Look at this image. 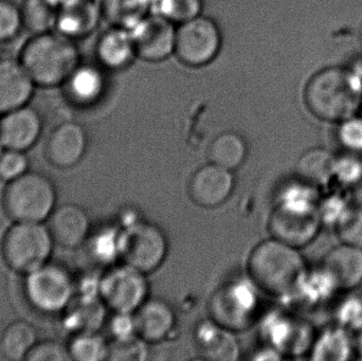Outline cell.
I'll return each mask as SVG.
<instances>
[{
  "instance_id": "5bb4252c",
  "label": "cell",
  "mask_w": 362,
  "mask_h": 361,
  "mask_svg": "<svg viewBox=\"0 0 362 361\" xmlns=\"http://www.w3.org/2000/svg\"><path fill=\"white\" fill-rule=\"evenodd\" d=\"M42 119L37 110L29 105L2 114L0 139L6 150L27 152L33 148L42 134Z\"/></svg>"
},
{
  "instance_id": "4dcf8cb0",
  "label": "cell",
  "mask_w": 362,
  "mask_h": 361,
  "mask_svg": "<svg viewBox=\"0 0 362 361\" xmlns=\"http://www.w3.org/2000/svg\"><path fill=\"white\" fill-rule=\"evenodd\" d=\"M70 358L76 361L108 360L110 345L95 332L76 333L67 345Z\"/></svg>"
},
{
  "instance_id": "7a4b0ae2",
  "label": "cell",
  "mask_w": 362,
  "mask_h": 361,
  "mask_svg": "<svg viewBox=\"0 0 362 361\" xmlns=\"http://www.w3.org/2000/svg\"><path fill=\"white\" fill-rule=\"evenodd\" d=\"M304 102L316 118L342 122L361 112V80L353 68H323L305 85Z\"/></svg>"
},
{
  "instance_id": "44dd1931",
  "label": "cell",
  "mask_w": 362,
  "mask_h": 361,
  "mask_svg": "<svg viewBox=\"0 0 362 361\" xmlns=\"http://www.w3.org/2000/svg\"><path fill=\"white\" fill-rule=\"evenodd\" d=\"M101 14L95 0H74L57 10L54 30L74 40L83 38L95 31Z\"/></svg>"
},
{
  "instance_id": "8992f818",
  "label": "cell",
  "mask_w": 362,
  "mask_h": 361,
  "mask_svg": "<svg viewBox=\"0 0 362 361\" xmlns=\"http://www.w3.org/2000/svg\"><path fill=\"white\" fill-rule=\"evenodd\" d=\"M54 245L44 223L15 222L2 239V256L12 271L27 275L49 263Z\"/></svg>"
},
{
  "instance_id": "8fae6325",
  "label": "cell",
  "mask_w": 362,
  "mask_h": 361,
  "mask_svg": "<svg viewBox=\"0 0 362 361\" xmlns=\"http://www.w3.org/2000/svg\"><path fill=\"white\" fill-rule=\"evenodd\" d=\"M221 48V30L209 17L199 15L180 23L176 30L175 54L185 65H208L217 57Z\"/></svg>"
},
{
  "instance_id": "ba28073f",
  "label": "cell",
  "mask_w": 362,
  "mask_h": 361,
  "mask_svg": "<svg viewBox=\"0 0 362 361\" xmlns=\"http://www.w3.org/2000/svg\"><path fill=\"white\" fill-rule=\"evenodd\" d=\"M119 250L125 264L148 275L157 271L165 262L168 254L167 237L152 223L133 222L121 231Z\"/></svg>"
},
{
  "instance_id": "9c48e42d",
  "label": "cell",
  "mask_w": 362,
  "mask_h": 361,
  "mask_svg": "<svg viewBox=\"0 0 362 361\" xmlns=\"http://www.w3.org/2000/svg\"><path fill=\"white\" fill-rule=\"evenodd\" d=\"M257 290L249 278L226 283L211 298V320L232 332L246 330L257 317Z\"/></svg>"
},
{
  "instance_id": "74e56055",
  "label": "cell",
  "mask_w": 362,
  "mask_h": 361,
  "mask_svg": "<svg viewBox=\"0 0 362 361\" xmlns=\"http://www.w3.org/2000/svg\"><path fill=\"white\" fill-rule=\"evenodd\" d=\"M23 27L21 8L8 0H0V42L16 37Z\"/></svg>"
},
{
  "instance_id": "e575fe53",
  "label": "cell",
  "mask_w": 362,
  "mask_h": 361,
  "mask_svg": "<svg viewBox=\"0 0 362 361\" xmlns=\"http://www.w3.org/2000/svg\"><path fill=\"white\" fill-rule=\"evenodd\" d=\"M137 335L115 339L110 345L108 360L112 361H142L148 357L146 345Z\"/></svg>"
},
{
  "instance_id": "d6986e66",
  "label": "cell",
  "mask_w": 362,
  "mask_h": 361,
  "mask_svg": "<svg viewBox=\"0 0 362 361\" xmlns=\"http://www.w3.org/2000/svg\"><path fill=\"white\" fill-rule=\"evenodd\" d=\"M198 355L206 360L232 361L238 360L240 349L233 332L213 320L198 324L194 334Z\"/></svg>"
},
{
  "instance_id": "52a82bcc",
  "label": "cell",
  "mask_w": 362,
  "mask_h": 361,
  "mask_svg": "<svg viewBox=\"0 0 362 361\" xmlns=\"http://www.w3.org/2000/svg\"><path fill=\"white\" fill-rule=\"evenodd\" d=\"M23 290L32 309L45 315H54L70 307L76 294V285L67 269L61 265L47 263L25 275Z\"/></svg>"
},
{
  "instance_id": "681fc988",
  "label": "cell",
  "mask_w": 362,
  "mask_h": 361,
  "mask_svg": "<svg viewBox=\"0 0 362 361\" xmlns=\"http://www.w3.org/2000/svg\"><path fill=\"white\" fill-rule=\"evenodd\" d=\"M361 114H362V107H361Z\"/></svg>"
},
{
  "instance_id": "4316f807",
  "label": "cell",
  "mask_w": 362,
  "mask_h": 361,
  "mask_svg": "<svg viewBox=\"0 0 362 361\" xmlns=\"http://www.w3.org/2000/svg\"><path fill=\"white\" fill-rule=\"evenodd\" d=\"M336 156L325 148H310L297 162L296 171L299 179L319 188L334 179Z\"/></svg>"
},
{
  "instance_id": "603a6c76",
  "label": "cell",
  "mask_w": 362,
  "mask_h": 361,
  "mask_svg": "<svg viewBox=\"0 0 362 361\" xmlns=\"http://www.w3.org/2000/svg\"><path fill=\"white\" fill-rule=\"evenodd\" d=\"M66 95L72 103L89 106L97 103L105 87L103 73L93 65H78L65 82Z\"/></svg>"
},
{
  "instance_id": "7dc6e473",
  "label": "cell",
  "mask_w": 362,
  "mask_h": 361,
  "mask_svg": "<svg viewBox=\"0 0 362 361\" xmlns=\"http://www.w3.org/2000/svg\"><path fill=\"white\" fill-rule=\"evenodd\" d=\"M6 148H4V143H2L1 139H0V157H1L2 153L4 152Z\"/></svg>"
},
{
  "instance_id": "484cf974",
  "label": "cell",
  "mask_w": 362,
  "mask_h": 361,
  "mask_svg": "<svg viewBox=\"0 0 362 361\" xmlns=\"http://www.w3.org/2000/svg\"><path fill=\"white\" fill-rule=\"evenodd\" d=\"M37 343L35 326L25 320H16L6 326L0 337V354L11 361L27 360Z\"/></svg>"
},
{
  "instance_id": "f907efd6",
  "label": "cell",
  "mask_w": 362,
  "mask_h": 361,
  "mask_svg": "<svg viewBox=\"0 0 362 361\" xmlns=\"http://www.w3.org/2000/svg\"><path fill=\"white\" fill-rule=\"evenodd\" d=\"M361 285H362V284H361Z\"/></svg>"
},
{
  "instance_id": "f6af8a7d",
  "label": "cell",
  "mask_w": 362,
  "mask_h": 361,
  "mask_svg": "<svg viewBox=\"0 0 362 361\" xmlns=\"http://www.w3.org/2000/svg\"><path fill=\"white\" fill-rule=\"evenodd\" d=\"M57 10L63 8V6H67V4H71L74 0H48Z\"/></svg>"
},
{
  "instance_id": "b9f144b4",
  "label": "cell",
  "mask_w": 362,
  "mask_h": 361,
  "mask_svg": "<svg viewBox=\"0 0 362 361\" xmlns=\"http://www.w3.org/2000/svg\"><path fill=\"white\" fill-rule=\"evenodd\" d=\"M67 360H71L67 345L55 341H38L27 357V361Z\"/></svg>"
},
{
  "instance_id": "d4e9b609",
  "label": "cell",
  "mask_w": 362,
  "mask_h": 361,
  "mask_svg": "<svg viewBox=\"0 0 362 361\" xmlns=\"http://www.w3.org/2000/svg\"><path fill=\"white\" fill-rule=\"evenodd\" d=\"M314 360H349L355 354L354 339L350 331L340 326L323 331L310 348Z\"/></svg>"
},
{
  "instance_id": "ee69618b",
  "label": "cell",
  "mask_w": 362,
  "mask_h": 361,
  "mask_svg": "<svg viewBox=\"0 0 362 361\" xmlns=\"http://www.w3.org/2000/svg\"><path fill=\"white\" fill-rule=\"evenodd\" d=\"M353 339H354L355 354L362 358V328L353 333Z\"/></svg>"
},
{
  "instance_id": "8d00e7d4",
  "label": "cell",
  "mask_w": 362,
  "mask_h": 361,
  "mask_svg": "<svg viewBox=\"0 0 362 361\" xmlns=\"http://www.w3.org/2000/svg\"><path fill=\"white\" fill-rule=\"evenodd\" d=\"M338 326L351 333L362 328V292L346 296L336 309Z\"/></svg>"
},
{
  "instance_id": "e0dca14e",
  "label": "cell",
  "mask_w": 362,
  "mask_h": 361,
  "mask_svg": "<svg viewBox=\"0 0 362 361\" xmlns=\"http://www.w3.org/2000/svg\"><path fill=\"white\" fill-rule=\"evenodd\" d=\"M35 86L21 61L0 59V116L28 105Z\"/></svg>"
},
{
  "instance_id": "7bdbcfd3",
  "label": "cell",
  "mask_w": 362,
  "mask_h": 361,
  "mask_svg": "<svg viewBox=\"0 0 362 361\" xmlns=\"http://www.w3.org/2000/svg\"><path fill=\"white\" fill-rule=\"evenodd\" d=\"M110 321V332L115 339L127 338L136 335L134 314L115 313Z\"/></svg>"
},
{
  "instance_id": "f35d334b",
  "label": "cell",
  "mask_w": 362,
  "mask_h": 361,
  "mask_svg": "<svg viewBox=\"0 0 362 361\" xmlns=\"http://www.w3.org/2000/svg\"><path fill=\"white\" fill-rule=\"evenodd\" d=\"M29 158L25 152L4 150L0 157V179L4 182L17 179L29 171Z\"/></svg>"
},
{
  "instance_id": "ffe728a7",
  "label": "cell",
  "mask_w": 362,
  "mask_h": 361,
  "mask_svg": "<svg viewBox=\"0 0 362 361\" xmlns=\"http://www.w3.org/2000/svg\"><path fill=\"white\" fill-rule=\"evenodd\" d=\"M322 267L338 290H354L362 284V248L341 243L327 252Z\"/></svg>"
},
{
  "instance_id": "277c9868",
  "label": "cell",
  "mask_w": 362,
  "mask_h": 361,
  "mask_svg": "<svg viewBox=\"0 0 362 361\" xmlns=\"http://www.w3.org/2000/svg\"><path fill=\"white\" fill-rule=\"evenodd\" d=\"M19 61L36 86L55 87L65 84L80 65V55L74 40L52 30L35 34L23 46Z\"/></svg>"
},
{
  "instance_id": "7402d4cb",
  "label": "cell",
  "mask_w": 362,
  "mask_h": 361,
  "mask_svg": "<svg viewBox=\"0 0 362 361\" xmlns=\"http://www.w3.org/2000/svg\"><path fill=\"white\" fill-rule=\"evenodd\" d=\"M97 57L100 63L108 69H124L131 65L137 57L131 31L114 27L103 33L98 42Z\"/></svg>"
},
{
  "instance_id": "1f68e13d",
  "label": "cell",
  "mask_w": 362,
  "mask_h": 361,
  "mask_svg": "<svg viewBox=\"0 0 362 361\" xmlns=\"http://www.w3.org/2000/svg\"><path fill=\"white\" fill-rule=\"evenodd\" d=\"M157 14L172 23H185L199 16L204 6L202 0H156Z\"/></svg>"
},
{
  "instance_id": "2e32d148",
  "label": "cell",
  "mask_w": 362,
  "mask_h": 361,
  "mask_svg": "<svg viewBox=\"0 0 362 361\" xmlns=\"http://www.w3.org/2000/svg\"><path fill=\"white\" fill-rule=\"evenodd\" d=\"M55 244L68 249L80 247L88 239L90 222L85 210L76 203L57 206L48 218Z\"/></svg>"
},
{
  "instance_id": "f546056e",
  "label": "cell",
  "mask_w": 362,
  "mask_h": 361,
  "mask_svg": "<svg viewBox=\"0 0 362 361\" xmlns=\"http://www.w3.org/2000/svg\"><path fill=\"white\" fill-rule=\"evenodd\" d=\"M21 8L23 27L34 35L55 29L57 10L48 0H25Z\"/></svg>"
},
{
  "instance_id": "bcb514c9",
  "label": "cell",
  "mask_w": 362,
  "mask_h": 361,
  "mask_svg": "<svg viewBox=\"0 0 362 361\" xmlns=\"http://www.w3.org/2000/svg\"><path fill=\"white\" fill-rule=\"evenodd\" d=\"M353 69H354L355 72L358 74L359 78H361L362 82V61H359V63L357 64V65L355 66V68H353Z\"/></svg>"
},
{
  "instance_id": "7c38bea8",
  "label": "cell",
  "mask_w": 362,
  "mask_h": 361,
  "mask_svg": "<svg viewBox=\"0 0 362 361\" xmlns=\"http://www.w3.org/2000/svg\"><path fill=\"white\" fill-rule=\"evenodd\" d=\"M169 19L148 14L131 31L137 57L144 61H161L175 52L176 29Z\"/></svg>"
},
{
  "instance_id": "836d02e7",
  "label": "cell",
  "mask_w": 362,
  "mask_h": 361,
  "mask_svg": "<svg viewBox=\"0 0 362 361\" xmlns=\"http://www.w3.org/2000/svg\"><path fill=\"white\" fill-rule=\"evenodd\" d=\"M335 229L341 243L362 248V206H351Z\"/></svg>"
},
{
  "instance_id": "4fadbf2b",
  "label": "cell",
  "mask_w": 362,
  "mask_h": 361,
  "mask_svg": "<svg viewBox=\"0 0 362 361\" xmlns=\"http://www.w3.org/2000/svg\"><path fill=\"white\" fill-rule=\"evenodd\" d=\"M233 189L232 171L209 162L193 174L187 192L194 203L204 209H213L223 205Z\"/></svg>"
},
{
  "instance_id": "d590c367",
  "label": "cell",
  "mask_w": 362,
  "mask_h": 361,
  "mask_svg": "<svg viewBox=\"0 0 362 361\" xmlns=\"http://www.w3.org/2000/svg\"><path fill=\"white\" fill-rule=\"evenodd\" d=\"M336 137L344 152L362 156V114L338 123Z\"/></svg>"
},
{
  "instance_id": "6da1fadb",
  "label": "cell",
  "mask_w": 362,
  "mask_h": 361,
  "mask_svg": "<svg viewBox=\"0 0 362 361\" xmlns=\"http://www.w3.org/2000/svg\"><path fill=\"white\" fill-rule=\"evenodd\" d=\"M247 273L259 292L286 298L299 292L308 271L299 248L270 237L251 249Z\"/></svg>"
},
{
  "instance_id": "cb8c5ba5",
  "label": "cell",
  "mask_w": 362,
  "mask_h": 361,
  "mask_svg": "<svg viewBox=\"0 0 362 361\" xmlns=\"http://www.w3.org/2000/svg\"><path fill=\"white\" fill-rule=\"evenodd\" d=\"M270 345L282 356L285 354H302L312 348L314 341H310L308 330L301 322L291 318L276 317L268 328Z\"/></svg>"
},
{
  "instance_id": "83f0119b",
  "label": "cell",
  "mask_w": 362,
  "mask_h": 361,
  "mask_svg": "<svg viewBox=\"0 0 362 361\" xmlns=\"http://www.w3.org/2000/svg\"><path fill=\"white\" fill-rule=\"evenodd\" d=\"M247 146L244 138L234 131H225L217 136L208 150L209 161L219 167L234 171L244 163Z\"/></svg>"
},
{
  "instance_id": "3957f363",
  "label": "cell",
  "mask_w": 362,
  "mask_h": 361,
  "mask_svg": "<svg viewBox=\"0 0 362 361\" xmlns=\"http://www.w3.org/2000/svg\"><path fill=\"white\" fill-rule=\"evenodd\" d=\"M318 188L299 179L287 187L268 218L272 237L301 248L314 241L322 226L319 215Z\"/></svg>"
},
{
  "instance_id": "30bf717a",
  "label": "cell",
  "mask_w": 362,
  "mask_h": 361,
  "mask_svg": "<svg viewBox=\"0 0 362 361\" xmlns=\"http://www.w3.org/2000/svg\"><path fill=\"white\" fill-rule=\"evenodd\" d=\"M146 273L129 264L106 271L99 280V298L115 313L135 314L148 299Z\"/></svg>"
},
{
  "instance_id": "60d3db41",
  "label": "cell",
  "mask_w": 362,
  "mask_h": 361,
  "mask_svg": "<svg viewBox=\"0 0 362 361\" xmlns=\"http://www.w3.org/2000/svg\"><path fill=\"white\" fill-rule=\"evenodd\" d=\"M119 235L120 232L104 231L93 237L91 242V251L97 261L107 263L108 261H112V259L120 256Z\"/></svg>"
},
{
  "instance_id": "f1b7e54d",
  "label": "cell",
  "mask_w": 362,
  "mask_h": 361,
  "mask_svg": "<svg viewBox=\"0 0 362 361\" xmlns=\"http://www.w3.org/2000/svg\"><path fill=\"white\" fill-rule=\"evenodd\" d=\"M153 0H102V15L112 27L131 30L150 14Z\"/></svg>"
},
{
  "instance_id": "9a60e30c",
  "label": "cell",
  "mask_w": 362,
  "mask_h": 361,
  "mask_svg": "<svg viewBox=\"0 0 362 361\" xmlns=\"http://www.w3.org/2000/svg\"><path fill=\"white\" fill-rule=\"evenodd\" d=\"M86 148L84 127L76 122H64L51 131L47 141L46 156L57 169H71L82 160Z\"/></svg>"
},
{
  "instance_id": "5b68a950",
  "label": "cell",
  "mask_w": 362,
  "mask_h": 361,
  "mask_svg": "<svg viewBox=\"0 0 362 361\" xmlns=\"http://www.w3.org/2000/svg\"><path fill=\"white\" fill-rule=\"evenodd\" d=\"M57 191L47 174L28 171L17 179L6 182L2 206L14 222L44 223L57 208Z\"/></svg>"
},
{
  "instance_id": "c3c4849f",
  "label": "cell",
  "mask_w": 362,
  "mask_h": 361,
  "mask_svg": "<svg viewBox=\"0 0 362 361\" xmlns=\"http://www.w3.org/2000/svg\"><path fill=\"white\" fill-rule=\"evenodd\" d=\"M359 40H361V44L362 46V25L361 28V31H359Z\"/></svg>"
},
{
  "instance_id": "ab89813d",
  "label": "cell",
  "mask_w": 362,
  "mask_h": 361,
  "mask_svg": "<svg viewBox=\"0 0 362 361\" xmlns=\"http://www.w3.org/2000/svg\"><path fill=\"white\" fill-rule=\"evenodd\" d=\"M351 206L352 205L349 203L346 197L339 194L331 195L327 199H320L319 215L322 225L336 227Z\"/></svg>"
},
{
  "instance_id": "d6a6232c",
  "label": "cell",
  "mask_w": 362,
  "mask_h": 361,
  "mask_svg": "<svg viewBox=\"0 0 362 361\" xmlns=\"http://www.w3.org/2000/svg\"><path fill=\"white\" fill-rule=\"evenodd\" d=\"M334 179L344 188L362 184V156L344 152L341 156L336 157Z\"/></svg>"
},
{
  "instance_id": "ac0fdd59",
  "label": "cell",
  "mask_w": 362,
  "mask_h": 361,
  "mask_svg": "<svg viewBox=\"0 0 362 361\" xmlns=\"http://www.w3.org/2000/svg\"><path fill=\"white\" fill-rule=\"evenodd\" d=\"M134 319L136 335L146 343L165 341L175 329V313L159 299H148L134 314Z\"/></svg>"
}]
</instances>
